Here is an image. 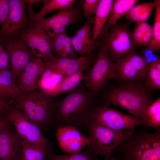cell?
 <instances>
[{
	"instance_id": "12",
	"label": "cell",
	"mask_w": 160,
	"mask_h": 160,
	"mask_svg": "<svg viewBox=\"0 0 160 160\" xmlns=\"http://www.w3.org/2000/svg\"><path fill=\"white\" fill-rule=\"evenodd\" d=\"M27 0H10L9 15L2 26V39H12L19 37L32 23L27 17L25 9Z\"/></svg>"
},
{
	"instance_id": "31",
	"label": "cell",
	"mask_w": 160,
	"mask_h": 160,
	"mask_svg": "<svg viewBox=\"0 0 160 160\" xmlns=\"http://www.w3.org/2000/svg\"><path fill=\"white\" fill-rule=\"evenodd\" d=\"M67 35L65 31L53 38H50L51 47L57 58H65L64 39Z\"/></svg>"
},
{
	"instance_id": "48",
	"label": "cell",
	"mask_w": 160,
	"mask_h": 160,
	"mask_svg": "<svg viewBox=\"0 0 160 160\" xmlns=\"http://www.w3.org/2000/svg\"><path fill=\"white\" fill-rule=\"evenodd\" d=\"M1 30L0 29V35H1Z\"/></svg>"
},
{
	"instance_id": "5",
	"label": "cell",
	"mask_w": 160,
	"mask_h": 160,
	"mask_svg": "<svg viewBox=\"0 0 160 160\" xmlns=\"http://www.w3.org/2000/svg\"><path fill=\"white\" fill-rule=\"evenodd\" d=\"M87 128L89 140L87 148L97 156H104L109 159L114 150L133 130H115L92 119H90Z\"/></svg>"
},
{
	"instance_id": "37",
	"label": "cell",
	"mask_w": 160,
	"mask_h": 160,
	"mask_svg": "<svg viewBox=\"0 0 160 160\" xmlns=\"http://www.w3.org/2000/svg\"><path fill=\"white\" fill-rule=\"evenodd\" d=\"M9 57L4 48L0 52V70L11 68Z\"/></svg>"
},
{
	"instance_id": "23",
	"label": "cell",
	"mask_w": 160,
	"mask_h": 160,
	"mask_svg": "<svg viewBox=\"0 0 160 160\" xmlns=\"http://www.w3.org/2000/svg\"><path fill=\"white\" fill-rule=\"evenodd\" d=\"M83 70H81L71 75L65 76L57 85L50 96L53 97L70 92L85 79Z\"/></svg>"
},
{
	"instance_id": "15",
	"label": "cell",
	"mask_w": 160,
	"mask_h": 160,
	"mask_svg": "<svg viewBox=\"0 0 160 160\" xmlns=\"http://www.w3.org/2000/svg\"><path fill=\"white\" fill-rule=\"evenodd\" d=\"M56 138L61 151L67 154L79 153L88 144L89 140L77 128L64 125L57 127Z\"/></svg>"
},
{
	"instance_id": "43",
	"label": "cell",
	"mask_w": 160,
	"mask_h": 160,
	"mask_svg": "<svg viewBox=\"0 0 160 160\" xmlns=\"http://www.w3.org/2000/svg\"><path fill=\"white\" fill-rule=\"evenodd\" d=\"M139 22L145 33L152 31L153 27L147 22Z\"/></svg>"
},
{
	"instance_id": "40",
	"label": "cell",
	"mask_w": 160,
	"mask_h": 160,
	"mask_svg": "<svg viewBox=\"0 0 160 160\" xmlns=\"http://www.w3.org/2000/svg\"><path fill=\"white\" fill-rule=\"evenodd\" d=\"M40 1H41V0H27V12L29 17V20L31 23L36 15L33 9V5L35 3L39 2Z\"/></svg>"
},
{
	"instance_id": "46",
	"label": "cell",
	"mask_w": 160,
	"mask_h": 160,
	"mask_svg": "<svg viewBox=\"0 0 160 160\" xmlns=\"http://www.w3.org/2000/svg\"><path fill=\"white\" fill-rule=\"evenodd\" d=\"M20 160H28L25 159L22 155Z\"/></svg>"
},
{
	"instance_id": "9",
	"label": "cell",
	"mask_w": 160,
	"mask_h": 160,
	"mask_svg": "<svg viewBox=\"0 0 160 160\" xmlns=\"http://www.w3.org/2000/svg\"><path fill=\"white\" fill-rule=\"evenodd\" d=\"M90 119L117 131L134 130L137 126L145 125L142 119L133 115L124 114L109 106L102 105L96 106Z\"/></svg>"
},
{
	"instance_id": "27",
	"label": "cell",
	"mask_w": 160,
	"mask_h": 160,
	"mask_svg": "<svg viewBox=\"0 0 160 160\" xmlns=\"http://www.w3.org/2000/svg\"><path fill=\"white\" fill-rule=\"evenodd\" d=\"M21 140L23 156L27 160H46L52 153L35 145Z\"/></svg>"
},
{
	"instance_id": "33",
	"label": "cell",
	"mask_w": 160,
	"mask_h": 160,
	"mask_svg": "<svg viewBox=\"0 0 160 160\" xmlns=\"http://www.w3.org/2000/svg\"><path fill=\"white\" fill-rule=\"evenodd\" d=\"M100 0H81L84 17L87 18L95 15Z\"/></svg>"
},
{
	"instance_id": "47",
	"label": "cell",
	"mask_w": 160,
	"mask_h": 160,
	"mask_svg": "<svg viewBox=\"0 0 160 160\" xmlns=\"http://www.w3.org/2000/svg\"><path fill=\"white\" fill-rule=\"evenodd\" d=\"M109 160H116V159L114 157L112 156Z\"/></svg>"
},
{
	"instance_id": "29",
	"label": "cell",
	"mask_w": 160,
	"mask_h": 160,
	"mask_svg": "<svg viewBox=\"0 0 160 160\" xmlns=\"http://www.w3.org/2000/svg\"><path fill=\"white\" fill-rule=\"evenodd\" d=\"M105 159V160H109ZM46 160H100L97 155L87 148L84 151L73 154H57L53 153Z\"/></svg>"
},
{
	"instance_id": "39",
	"label": "cell",
	"mask_w": 160,
	"mask_h": 160,
	"mask_svg": "<svg viewBox=\"0 0 160 160\" xmlns=\"http://www.w3.org/2000/svg\"><path fill=\"white\" fill-rule=\"evenodd\" d=\"M19 95L0 84V96L8 99H13Z\"/></svg>"
},
{
	"instance_id": "7",
	"label": "cell",
	"mask_w": 160,
	"mask_h": 160,
	"mask_svg": "<svg viewBox=\"0 0 160 160\" xmlns=\"http://www.w3.org/2000/svg\"><path fill=\"white\" fill-rule=\"evenodd\" d=\"M6 111L5 118L13 125L22 140L38 146L50 153H53L51 142L24 113L12 105Z\"/></svg>"
},
{
	"instance_id": "38",
	"label": "cell",
	"mask_w": 160,
	"mask_h": 160,
	"mask_svg": "<svg viewBox=\"0 0 160 160\" xmlns=\"http://www.w3.org/2000/svg\"><path fill=\"white\" fill-rule=\"evenodd\" d=\"M155 1L152 2H148V5L141 15L139 22H146L147 21L153 8H155Z\"/></svg>"
},
{
	"instance_id": "11",
	"label": "cell",
	"mask_w": 160,
	"mask_h": 160,
	"mask_svg": "<svg viewBox=\"0 0 160 160\" xmlns=\"http://www.w3.org/2000/svg\"><path fill=\"white\" fill-rule=\"evenodd\" d=\"M116 65L117 80L120 83L145 81L147 65L144 56L135 51L115 61Z\"/></svg>"
},
{
	"instance_id": "45",
	"label": "cell",
	"mask_w": 160,
	"mask_h": 160,
	"mask_svg": "<svg viewBox=\"0 0 160 160\" xmlns=\"http://www.w3.org/2000/svg\"><path fill=\"white\" fill-rule=\"evenodd\" d=\"M4 48L1 39L0 38V52Z\"/></svg>"
},
{
	"instance_id": "21",
	"label": "cell",
	"mask_w": 160,
	"mask_h": 160,
	"mask_svg": "<svg viewBox=\"0 0 160 160\" xmlns=\"http://www.w3.org/2000/svg\"><path fill=\"white\" fill-rule=\"evenodd\" d=\"M44 63L45 68L39 82L38 89L49 95L62 80L64 76L58 71L50 62Z\"/></svg>"
},
{
	"instance_id": "4",
	"label": "cell",
	"mask_w": 160,
	"mask_h": 160,
	"mask_svg": "<svg viewBox=\"0 0 160 160\" xmlns=\"http://www.w3.org/2000/svg\"><path fill=\"white\" fill-rule=\"evenodd\" d=\"M53 98L36 91L22 93L10 101L13 106L24 113L41 131L46 132L54 125Z\"/></svg>"
},
{
	"instance_id": "1",
	"label": "cell",
	"mask_w": 160,
	"mask_h": 160,
	"mask_svg": "<svg viewBox=\"0 0 160 160\" xmlns=\"http://www.w3.org/2000/svg\"><path fill=\"white\" fill-rule=\"evenodd\" d=\"M95 98L88 92L83 81L64 98L53 100L54 124L69 125L79 130L87 128L97 106Z\"/></svg>"
},
{
	"instance_id": "2",
	"label": "cell",
	"mask_w": 160,
	"mask_h": 160,
	"mask_svg": "<svg viewBox=\"0 0 160 160\" xmlns=\"http://www.w3.org/2000/svg\"><path fill=\"white\" fill-rule=\"evenodd\" d=\"M116 160H160V130H133L114 150Z\"/></svg>"
},
{
	"instance_id": "13",
	"label": "cell",
	"mask_w": 160,
	"mask_h": 160,
	"mask_svg": "<svg viewBox=\"0 0 160 160\" xmlns=\"http://www.w3.org/2000/svg\"><path fill=\"white\" fill-rule=\"evenodd\" d=\"M81 4L74 7L58 10L49 18H43L37 23L45 30L49 37L53 38L65 31L67 27L76 23L80 18L82 12Z\"/></svg>"
},
{
	"instance_id": "18",
	"label": "cell",
	"mask_w": 160,
	"mask_h": 160,
	"mask_svg": "<svg viewBox=\"0 0 160 160\" xmlns=\"http://www.w3.org/2000/svg\"><path fill=\"white\" fill-rule=\"evenodd\" d=\"M94 60V56L92 54L75 58H60L55 57L49 62L65 77L81 70L88 71L93 63Z\"/></svg>"
},
{
	"instance_id": "26",
	"label": "cell",
	"mask_w": 160,
	"mask_h": 160,
	"mask_svg": "<svg viewBox=\"0 0 160 160\" xmlns=\"http://www.w3.org/2000/svg\"><path fill=\"white\" fill-rule=\"evenodd\" d=\"M143 84L149 90L160 89V59L147 64L145 78Z\"/></svg>"
},
{
	"instance_id": "42",
	"label": "cell",
	"mask_w": 160,
	"mask_h": 160,
	"mask_svg": "<svg viewBox=\"0 0 160 160\" xmlns=\"http://www.w3.org/2000/svg\"><path fill=\"white\" fill-rule=\"evenodd\" d=\"M12 105L8 98L0 96V114Z\"/></svg>"
},
{
	"instance_id": "34",
	"label": "cell",
	"mask_w": 160,
	"mask_h": 160,
	"mask_svg": "<svg viewBox=\"0 0 160 160\" xmlns=\"http://www.w3.org/2000/svg\"><path fill=\"white\" fill-rule=\"evenodd\" d=\"M10 0H0V24L2 26L8 17L9 9Z\"/></svg>"
},
{
	"instance_id": "17",
	"label": "cell",
	"mask_w": 160,
	"mask_h": 160,
	"mask_svg": "<svg viewBox=\"0 0 160 160\" xmlns=\"http://www.w3.org/2000/svg\"><path fill=\"white\" fill-rule=\"evenodd\" d=\"M45 65L41 58H38L27 65L17 83L22 93H28L38 90L39 82Z\"/></svg>"
},
{
	"instance_id": "14",
	"label": "cell",
	"mask_w": 160,
	"mask_h": 160,
	"mask_svg": "<svg viewBox=\"0 0 160 160\" xmlns=\"http://www.w3.org/2000/svg\"><path fill=\"white\" fill-rule=\"evenodd\" d=\"M19 36L44 63L49 61L55 57L52 52L49 37L39 23L25 29Z\"/></svg>"
},
{
	"instance_id": "8",
	"label": "cell",
	"mask_w": 160,
	"mask_h": 160,
	"mask_svg": "<svg viewBox=\"0 0 160 160\" xmlns=\"http://www.w3.org/2000/svg\"><path fill=\"white\" fill-rule=\"evenodd\" d=\"M103 44L108 47L109 56L113 61L135 51L137 45L132 38V32L126 24L116 23L103 38Z\"/></svg>"
},
{
	"instance_id": "3",
	"label": "cell",
	"mask_w": 160,
	"mask_h": 160,
	"mask_svg": "<svg viewBox=\"0 0 160 160\" xmlns=\"http://www.w3.org/2000/svg\"><path fill=\"white\" fill-rule=\"evenodd\" d=\"M153 101L151 90L145 87L143 82L129 81L121 83L111 89L101 105L121 108L142 119L145 109Z\"/></svg>"
},
{
	"instance_id": "36",
	"label": "cell",
	"mask_w": 160,
	"mask_h": 160,
	"mask_svg": "<svg viewBox=\"0 0 160 160\" xmlns=\"http://www.w3.org/2000/svg\"><path fill=\"white\" fill-rule=\"evenodd\" d=\"M145 34L140 25V23L137 22L132 32L133 39L136 44L140 45V41Z\"/></svg>"
},
{
	"instance_id": "44",
	"label": "cell",
	"mask_w": 160,
	"mask_h": 160,
	"mask_svg": "<svg viewBox=\"0 0 160 160\" xmlns=\"http://www.w3.org/2000/svg\"><path fill=\"white\" fill-rule=\"evenodd\" d=\"M9 122L5 118L0 117V131L9 125Z\"/></svg>"
},
{
	"instance_id": "35",
	"label": "cell",
	"mask_w": 160,
	"mask_h": 160,
	"mask_svg": "<svg viewBox=\"0 0 160 160\" xmlns=\"http://www.w3.org/2000/svg\"><path fill=\"white\" fill-rule=\"evenodd\" d=\"M65 58H76V55L72 43L71 37L67 35L65 37L64 40Z\"/></svg>"
},
{
	"instance_id": "16",
	"label": "cell",
	"mask_w": 160,
	"mask_h": 160,
	"mask_svg": "<svg viewBox=\"0 0 160 160\" xmlns=\"http://www.w3.org/2000/svg\"><path fill=\"white\" fill-rule=\"evenodd\" d=\"M21 140L9 124L0 131V160H20Z\"/></svg>"
},
{
	"instance_id": "19",
	"label": "cell",
	"mask_w": 160,
	"mask_h": 160,
	"mask_svg": "<svg viewBox=\"0 0 160 160\" xmlns=\"http://www.w3.org/2000/svg\"><path fill=\"white\" fill-rule=\"evenodd\" d=\"M95 16L87 18L84 24L73 36H71L73 46L75 51L81 56L92 54L95 46L92 43L91 25L93 23Z\"/></svg>"
},
{
	"instance_id": "41",
	"label": "cell",
	"mask_w": 160,
	"mask_h": 160,
	"mask_svg": "<svg viewBox=\"0 0 160 160\" xmlns=\"http://www.w3.org/2000/svg\"><path fill=\"white\" fill-rule=\"evenodd\" d=\"M153 36L152 31L145 33L140 45L147 47H148L152 41Z\"/></svg>"
},
{
	"instance_id": "24",
	"label": "cell",
	"mask_w": 160,
	"mask_h": 160,
	"mask_svg": "<svg viewBox=\"0 0 160 160\" xmlns=\"http://www.w3.org/2000/svg\"><path fill=\"white\" fill-rule=\"evenodd\" d=\"M43 7L36 14L32 22L31 26L36 24L47 14L52 11L73 7L76 0H43Z\"/></svg>"
},
{
	"instance_id": "20",
	"label": "cell",
	"mask_w": 160,
	"mask_h": 160,
	"mask_svg": "<svg viewBox=\"0 0 160 160\" xmlns=\"http://www.w3.org/2000/svg\"><path fill=\"white\" fill-rule=\"evenodd\" d=\"M114 2L113 0L100 1L92 29V43L94 46L96 40L100 35L108 21Z\"/></svg>"
},
{
	"instance_id": "32",
	"label": "cell",
	"mask_w": 160,
	"mask_h": 160,
	"mask_svg": "<svg viewBox=\"0 0 160 160\" xmlns=\"http://www.w3.org/2000/svg\"><path fill=\"white\" fill-rule=\"evenodd\" d=\"M148 2H144L135 5L129 10L125 17L130 23L139 22L142 12L148 4Z\"/></svg>"
},
{
	"instance_id": "10",
	"label": "cell",
	"mask_w": 160,
	"mask_h": 160,
	"mask_svg": "<svg viewBox=\"0 0 160 160\" xmlns=\"http://www.w3.org/2000/svg\"><path fill=\"white\" fill-rule=\"evenodd\" d=\"M1 39L9 57L11 71L17 81L27 65L39 57L20 36Z\"/></svg>"
},
{
	"instance_id": "22",
	"label": "cell",
	"mask_w": 160,
	"mask_h": 160,
	"mask_svg": "<svg viewBox=\"0 0 160 160\" xmlns=\"http://www.w3.org/2000/svg\"><path fill=\"white\" fill-rule=\"evenodd\" d=\"M138 0H116L114 3L108 21L100 35L103 38L112 26L121 18L126 16L139 1Z\"/></svg>"
},
{
	"instance_id": "30",
	"label": "cell",
	"mask_w": 160,
	"mask_h": 160,
	"mask_svg": "<svg viewBox=\"0 0 160 160\" xmlns=\"http://www.w3.org/2000/svg\"><path fill=\"white\" fill-rule=\"evenodd\" d=\"M13 74L7 69L0 70V84L19 95L22 94L19 89Z\"/></svg>"
},
{
	"instance_id": "25",
	"label": "cell",
	"mask_w": 160,
	"mask_h": 160,
	"mask_svg": "<svg viewBox=\"0 0 160 160\" xmlns=\"http://www.w3.org/2000/svg\"><path fill=\"white\" fill-rule=\"evenodd\" d=\"M142 119L146 127L160 130V98L153 100L145 109Z\"/></svg>"
},
{
	"instance_id": "28",
	"label": "cell",
	"mask_w": 160,
	"mask_h": 160,
	"mask_svg": "<svg viewBox=\"0 0 160 160\" xmlns=\"http://www.w3.org/2000/svg\"><path fill=\"white\" fill-rule=\"evenodd\" d=\"M155 14L153 27V39L150 45L145 50L151 52H157L160 49V1H155Z\"/></svg>"
},
{
	"instance_id": "6",
	"label": "cell",
	"mask_w": 160,
	"mask_h": 160,
	"mask_svg": "<svg viewBox=\"0 0 160 160\" xmlns=\"http://www.w3.org/2000/svg\"><path fill=\"white\" fill-rule=\"evenodd\" d=\"M116 65L111 58L108 49L102 44L93 65L84 75L85 86L89 93L95 97L111 79H117Z\"/></svg>"
}]
</instances>
